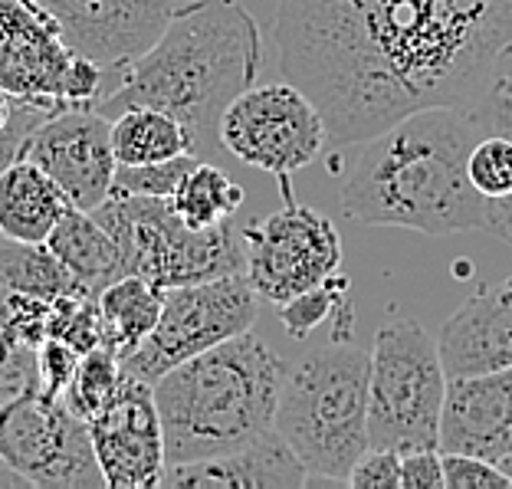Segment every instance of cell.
<instances>
[{
	"instance_id": "1",
	"label": "cell",
	"mask_w": 512,
	"mask_h": 489,
	"mask_svg": "<svg viewBox=\"0 0 512 489\" xmlns=\"http://www.w3.org/2000/svg\"><path fill=\"white\" fill-rule=\"evenodd\" d=\"M273 33L289 83L348 148L411 112L480 102L512 0H279Z\"/></svg>"
},
{
	"instance_id": "2",
	"label": "cell",
	"mask_w": 512,
	"mask_h": 489,
	"mask_svg": "<svg viewBox=\"0 0 512 489\" xmlns=\"http://www.w3.org/2000/svg\"><path fill=\"white\" fill-rule=\"evenodd\" d=\"M486 122L473 106H434L362 142L342 188L348 217L427 237L486 227V201L473 191L467 158Z\"/></svg>"
},
{
	"instance_id": "3",
	"label": "cell",
	"mask_w": 512,
	"mask_h": 489,
	"mask_svg": "<svg viewBox=\"0 0 512 489\" xmlns=\"http://www.w3.org/2000/svg\"><path fill=\"white\" fill-rule=\"evenodd\" d=\"M260 30L237 0H194L174 10L148 53L128 63L106 99L92 109L115 119L125 109L151 106L174 115L194 148L217 135L220 115L260 73Z\"/></svg>"
},
{
	"instance_id": "4",
	"label": "cell",
	"mask_w": 512,
	"mask_h": 489,
	"mask_svg": "<svg viewBox=\"0 0 512 489\" xmlns=\"http://www.w3.org/2000/svg\"><path fill=\"white\" fill-rule=\"evenodd\" d=\"M286 362L253 332H240L165 371L155 391L168 467L217 457L270 434Z\"/></svg>"
},
{
	"instance_id": "5",
	"label": "cell",
	"mask_w": 512,
	"mask_h": 489,
	"mask_svg": "<svg viewBox=\"0 0 512 489\" xmlns=\"http://www.w3.org/2000/svg\"><path fill=\"white\" fill-rule=\"evenodd\" d=\"M371 352L332 339L286 368L273 430L306 467L309 480L345 483L368 450Z\"/></svg>"
},
{
	"instance_id": "6",
	"label": "cell",
	"mask_w": 512,
	"mask_h": 489,
	"mask_svg": "<svg viewBox=\"0 0 512 489\" xmlns=\"http://www.w3.org/2000/svg\"><path fill=\"white\" fill-rule=\"evenodd\" d=\"M447 371L430 332L411 316L381 325L368 368V447H440Z\"/></svg>"
},
{
	"instance_id": "7",
	"label": "cell",
	"mask_w": 512,
	"mask_h": 489,
	"mask_svg": "<svg viewBox=\"0 0 512 489\" xmlns=\"http://www.w3.org/2000/svg\"><path fill=\"white\" fill-rule=\"evenodd\" d=\"M89 214L119 243L122 273L142 276L158 289L207 283L247 270L240 240L227 224L191 230L174 214L171 201L161 197L109 194Z\"/></svg>"
},
{
	"instance_id": "8",
	"label": "cell",
	"mask_w": 512,
	"mask_h": 489,
	"mask_svg": "<svg viewBox=\"0 0 512 489\" xmlns=\"http://www.w3.org/2000/svg\"><path fill=\"white\" fill-rule=\"evenodd\" d=\"M256 299L260 296L250 286L247 273L165 289L158 325L122 362L125 371L155 384L174 365L188 362L240 332H250V325L256 322Z\"/></svg>"
},
{
	"instance_id": "9",
	"label": "cell",
	"mask_w": 512,
	"mask_h": 489,
	"mask_svg": "<svg viewBox=\"0 0 512 489\" xmlns=\"http://www.w3.org/2000/svg\"><path fill=\"white\" fill-rule=\"evenodd\" d=\"M109 76L69 50L33 0H0V86L17 99L96 106L112 92Z\"/></svg>"
},
{
	"instance_id": "10",
	"label": "cell",
	"mask_w": 512,
	"mask_h": 489,
	"mask_svg": "<svg viewBox=\"0 0 512 489\" xmlns=\"http://www.w3.org/2000/svg\"><path fill=\"white\" fill-rule=\"evenodd\" d=\"M0 460L37 489L106 486L92 450L89 421L66 401H50L33 388L0 404Z\"/></svg>"
},
{
	"instance_id": "11",
	"label": "cell",
	"mask_w": 512,
	"mask_h": 489,
	"mask_svg": "<svg viewBox=\"0 0 512 489\" xmlns=\"http://www.w3.org/2000/svg\"><path fill=\"white\" fill-rule=\"evenodd\" d=\"M217 138L243 165L279 181L309 168L329 142L319 106L296 83L250 86L220 115Z\"/></svg>"
},
{
	"instance_id": "12",
	"label": "cell",
	"mask_w": 512,
	"mask_h": 489,
	"mask_svg": "<svg viewBox=\"0 0 512 489\" xmlns=\"http://www.w3.org/2000/svg\"><path fill=\"white\" fill-rule=\"evenodd\" d=\"M240 243L247 260L243 273L256 296L273 306L319 286L342 266V237L335 224L293 197L276 214L243 230Z\"/></svg>"
},
{
	"instance_id": "13",
	"label": "cell",
	"mask_w": 512,
	"mask_h": 489,
	"mask_svg": "<svg viewBox=\"0 0 512 489\" xmlns=\"http://www.w3.org/2000/svg\"><path fill=\"white\" fill-rule=\"evenodd\" d=\"M63 43L112 76L148 53L171 23L178 0H33Z\"/></svg>"
},
{
	"instance_id": "14",
	"label": "cell",
	"mask_w": 512,
	"mask_h": 489,
	"mask_svg": "<svg viewBox=\"0 0 512 489\" xmlns=\"http://www.w3.org/2000/svg\"><path fill=\"white\" fill-rule=\"evenodd\" d=\"M89 437L106 489H155L165 480L168 460L155 391L132 371H122L112 398L89 417Z\"/></svg>"
},
{
	"instance_id": "15",
	"label": "cell",
	"mask_w": 512,
	"mask_h": 489,
	"mask_svg": "<svg viewBox=\"0 0 512 489\" xmlns=\"http://www.w3.org/2000/svg\"><path fill=\"white\" fill-rule=\"evenodd\" d=\"M20 158L50 174L73 207L96 211L112 194L119 165L112 151V119L92 106H69L33 128Z\"/></svg>"
},
{
	"instance_id": "16",
	"label": "cell",
	"mask_w": 512,
	"mask_h": 489,
	"mask_svg": "<svg viewBox=\"0 0 512 489\" xmlns=\"http://www.w3.org/2000/svg\"><path fill=\"white\" fill-rule=\"evenodd\" d=\"M440 450L503 463L512 453V365L447 378Z\"/></svg>"
},
{
	"instance_id": "17",
	"label": "cell",
	"mask_w": 512,
	"mask_h": 489,
	"mask_svg": "<svg viewBox=\"0 0 512 489\" xmlns=\"http://www.w3.org/2000/svg\"><path fill=\"white\" fill-rule=\"evenodd\" d=\"M440 362L447 378L483 375L512 365V276L470 296L440 329Z\"/></svg>"
},
{
	"instance_id": "18",
	"label": "cell",
	"mask_w": 512,
	"mask_h": 489,
	"mask_svg": "<svg viewBox=\"0 0 512 489\" xmlns=\"http://www.w3.org/2000/svg\"><path fill=\"white\" fill-rule=\"evenodd\" d=\"M306 483V467L276 430L217 457L168 467L161 480L171 489H299Z\"/></svg>"
},
{
	"instance_id": "19",
	"label": "cell",
	"mask_w": 512,
	"mask_h": 489,
	"mask_svg": "<svg viewBox=\"0 0 512 489\" xmlns=\"http://www.w3.org/2000/svg\"><path fill=\"white\" fill-rule=\"evenodd\" d=\"M69 207L60 184L33 161L14 158L0 171V237L46 243Z\"/></svg>"
},
{
	"instance_id": "20",
	"label": "cell",
	"mask_w": 512,
	"mask_h": 489,
	"mask_svg": "<svg viewBox=\"0 0 512 489\" xmlns=\"http://www.w3.org/2000/svg\"><path fill=\"white\" fill-rule=\"evenodd\" d=\"M46 247L60 256L66 270L76 276V283L89 296H99L109 283L125 276L119 243L112 240V234L96 217L89 211H79V207H69L60 217Z\"/></svg>"
},
{
	"instance_id": "21",
	"label": "cell",
	"mask_w": 512,
	"mask_h": 489,
	"mask_svg": "<svg viewBox=\"0 0 512 489\" xmlns=\"http://www.w3.org/2000/svg\"><path fill=\"white\" fill-rule=\"evenodd\" d=\"M96 299L102 316V345L115 348L125 362L158 325L165 289L142 276H119Z\"/></svg>"
},
{
	"instance_id": "22",
	"label": "cell",
	"mask_w": 512,
	"mask_h": 489,
	"mask_svg": "<svg viewBox=\"0 0 512 489\" xmlns=\"http://www.w3.org/2000/svg\"><path fill=\"white\" fill-rule=\"evenodd\" d=\"M191 148L194 138L188 128L161 109L135 106L112 119V151L119 165H151L188 155Z\"/></svg>"
},
{
	"instance_id": "23",
	"label": "cell",
	"mask_w": 512,
	"mask_h": 489,
	"mask_svg": "<svg viewBox=\"0 0 512 489\" xmlns=\"http://www.w3.org/2000/svg\"><path fill=\"white\" fill-rule=\"evenodd\" d=\"M0 286L46 302L56 296L83 293L76 276L46 243H23L7 237H0Z\"/></svg>"
},
{
	"instance_id": "24",
	"label": "cell",
	"mask_w": 512,
	"mask_h": 489,
	"mask_svg": "<svg viewBox=\"0 0 512 489\" xmlns=\"http://www.w3.org/2000/svg\"><path fill=\"white\" fill-rule=\"evenodd\" d=\"M240 204H243L240 184L230 181V174H224L220 168L204 165V161H197L194 171L178 188V194L171 197L174 214L191 230H211L217 224H227L240 211Z\"/></svg>"
},
{
	"instance_id": "25",
	"label": "cell",
	"mask_w": 512,
	"mask_h": 489,
	"mask_svg": "<svg viewBox=\"0 0 512 489\" xmlns=\"http://www.w3.org/2000/svg\"><path fill=\"white\" fill-rule=\"evenodd\" d=\"M122 355L109 345H96L92 352L79 355L73 384L66 388V407L73 414H79L83 421H89L102 404L112 398V391L122 381Z\"/></svg>"
},
{
	"instance_id": "26",
	"label": "cell",
	"mask_w": 512,
	"mask_h": 489,
	"mask_svg": "<svg viewBox=\"0 0 512 489\" xmlns=\"http://www.w3.org/2000/svg\"><path fill=\"white\" fill-rule=\"evenodd\" d=\"M345 296H348V279L335 273L329 279H322L319 286L306 289V293L279 302L276 306L279 322H283V329L293 335V339H306V335L316 332L325 319L348 312Z\"/></svg>"
},
{
	"instance_id": "27",
	"label": "cell",
	"mask_w": 512,
	"mask_h": 489,
	"mask_svg": "<svg viewBox=\"0 0 512 489\" xmlns=\"http://www.w3.org/2000/svg\"><path fill=\"white\" fill-rule=\"evenodd\" d=\"M46 339L66 342L73 352L86 355L102 345V316L99 299L89 293H69L50 299V319H46Z\"/></svg>"
},
{
	"instance_id": "28",
	"label": "cell",
	"mask_w": 512,
	"mask_h": 489,
	"mask_svg": "<svg viewBox=\"0 0 512 489\" xmlns=\"http://www.w3.org/2000/svg\"><path fill=\"white\" fill-rule=\"evenodd\" d=\"M197 158L191 155H178V158H165V161H151V165H115V178H112V194L122 197H161V201H171L184 178L194 171Z\"/></svg>"
},
{
	"instance_id": "29",
	"label": "cell",
	"mask_w": 512,
	"mask_h": 489,
	"mask_svg": "<svg viewBox=\"0 0 512 489\" xmlns=\"http://www.w3.org/2000/svg\"><path fill=\"white\" fill-rule=\"evenodd\" d=\"M7 289L0 286V404L37 388V348L17 342L7 329Z\"/></svg>"
},
{
	"instance_id": "30",
	"label": "cell",
	"mask_w": 512,
	"mask_h": 489,
	"mask_svg": "<svg viewBox=\"0 0 512 489\" xmlns=\"http://www.w3.org/2000/svg\"><path fill=\"white\" fill-rule=\"evenodd\" d=\"M79 365V352H73L66 342L46 339L37 348V391L50 401H63L66 388L73 384Z\"/></svg>"
},
{
	"instance_id": "31",
	"label": "cell",
	"mask_w": 512,
	"mask_h": 489,
	"mask_svg": "<svg viewBox=\"0 0 512 489\" xmlns=\"http://www.w3.org/2000/svg\"><path fill=\"white\" fill-rule=\"evenodd\" d=\"M509 486L512 480L503 473L499 463L470 457V453H444V489H509Z\"/></svg>"
},
{
	"instance_id": "32",
	"label": "cell",
	"mask_w": 512,
	"mask_h": 489,
	"mask_svg": "<svg viewBox=\"0 0 512 489\" xmlns=\"http://www.w3.org/2000/svg\"><path fill=\"white\" fill-rule=\"evenodd\" d=\"M473 109L480 112L486 128L512 135V43H509V50L499 56L490 86H486L480 102H473Z\"/></svg>"
},
{
	"instance_id": "33",
	"label": "cell",
	"mask_w": 512,
	"mask_h": 489,
	"mask_svg": "<svg viewBox=\"0 0 512 489\" xmlns=\"http://www.w3.org/2000/svg\"><path fill=\"white\" fill-rule=\"evenodd\" d=\"M348 486L355 489H401V453L368 447L348 473Z\"/></svg>"
},
{
	"instance_id": "34",
	"label": "cell",
	"mask_w": 512,
	"mask_h": 489,
	"mask_svg": "<svg viewBox=\"0 0 512 489\" xmlns=\"http://www.w3.org/2000/svg\"><path fill=\"white\" fill-rule=\"evenodd\" d=\"M401 489H444V453L440 447L401 453Z\"/></svg>"
},
{
	"instance_id": "35",
	"label": "cell",
	"mask_w": 512,
	"mask_h": 489,
	"mask_svg": "<svg viewBox=\"0 0 512 489\" xmlns=\"http://www.w3.org/2000/svg\"><path fill=\"white\" fill-rule=\"evenodd\" d=\"M17 106H20V99L14 96V92H7L4 86H0V132H4V128L14 122Z\"/></svg>"
},
{
	"instance_id": "36",
	"label": "cell",
	"mask_w": 512,
	"mask_h": 489,
	"mask_svg": "<svg viewBox=\"0 0 512 489\" xmlns=\"http://www.w3.org/2000/svg\"><path fill=\"white\" fill-rule=\"evenodd\" d=\"M499 467H503V473L509 476V480H512V453H509V457L503 460V463H499Z\"/></svg>"
}]
</instances>
